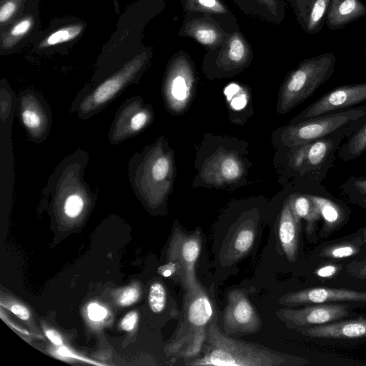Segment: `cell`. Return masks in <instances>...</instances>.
Listing matches in <instances>:
<instances>
[{
	"label": "cell",
	"mask_w": 366,
	"mask_h": 366,
	"mask_svg": "<svg viewBox=\"0 0 366 366\" xmlns=\"http://www.w3.org/2000/svg\"><path fill=\"white\" fill-rule=\"evenodd\" d=\"M301 230L302 220L295 214L287 197L279 215L277 236L282 250L291 263L298 258Z\"/></svg>",
	"instance_id": "22"
},
{
	"label": "cell",
	"mask_w": 366,
	"mask_h": 366,
	"mask_svg": "<svg viewBox=\"0 0 366 366\" xmlns=\"http://www.w3.org/2000/svg\"><path fill=\"white\" fill-rule=\"evenodd\" d=\"M344 132H335L314 141L287 149V168L294 181L305 191L318 188L332 167Z\"/></svg>",
	"instance_id": "5"
},
{
	"label": "cell",
	"mask_w": 366,
	"mask_h": 366,
	"mask_svg": "<svg viewBox=\"0 0 366 366\" xmlns=\"http://www.w3.org/2000/svg\"><path fill=\"white\" fill-rule=\"evenodd\" d=\"M150 104H144L140 97L125 101L118 109L109 132L112 144L124 141L146 129L154 119Z\"/></svg>",
	"instance_id": "14"
},
{
	"label": "cell",
	"mask_w": 366,
	"mask_h": 366,
	"mask_svg": "<svg viewBox=\"0 0 366 366\" xmlns=\"http://www.w3.org/2000/svg\"><path fill=\"white\" fill-rule=\"evenodd\" d=\"M152 56L150 49L142 51L113 73L94 78L77 94L71 112L86 119L101 112L127 86L139 81Z\"/></svg>",
	"instance_id": "3"
},
{
	"label": "cell",
	"mask_w": 366,
	"mask_h": 366,
	"mask_svg": "<svg viewBox=\"0 0 366 366\" xmlns=\"http://www.w3.org/2000/svg\"><path fill=\"white\" fill-rule=\"evenodd\" d=\"M366 15V5L361 0H330L325 17L330 30L340 29Z\"/></svg>",
	"instance_id": "26"
},
{
	"label": "cell",
	"mask_w": 366,
	"mask_h": 366,
	"mask_svg": "<svg viewBox=\"0 0 366 366\" xmlns=\"http://www.w3.org/2000/svg\"><path fill=\"white\" fill-rule=\"evenodd\" d=\"M11 311L23 320H26L30 317V313L26 307L20 304H14L11 308Z\"/></svg>",
	"instance_id": "40"
},
{
	"label": "cell",
	"mask_w": 366,
	"mask_h": 366,
	"mask_svg": "<svg viewBox=\"0 0 366 366\" xmlns=\"http://www.w3.org/2000/svg\"><path fill=\"white\" fill-rule=\"evenodd\" d=\"M291 207L295 214L305 222V232L307 239L311 243L318 242L319 224L321 217L319 209L304 191L295 192L288 196Z\"/></svg>",
	"instance_id": "25"
},
{
	"label": "cell",
	"mask_w": 366,
	"mask_h": 366,
	"mask_svg": "<svg viewBox=\"0 0 366 366\" xmlns=\"http://www.w3.org/2000/svg\"><path fill=\"white\" fill-rule=\"evenodd\" d=\"M366 101V82L337 86L309 105L289 124L357 107Z\"/></svg>",
	"instance_id": "13"
},
{
	"label": "cell",
	"mask_w": 366,
	"mask_h": 366,
	"mask_svg": "<svg viewBox=\"0 0 366 366\" xmlns=\"http://www.w3.org/2000/svg\"><path fill=\"white\" fill-rule=\"evenodd\" d=\"M365 254L366 243L359 228L350 234L320 243L312 250L310 261H352Z\"/></svg>",
	"instance_id": "20"
},
{
	"label": "cell",
	"mask_w": 366,
	"mask_h": 366,
	"mask_svg": "<svg viewBox=\"0 0 366 366\" xmlns=\"http://www.w3.org/2000/svg\"><path fill=\"white\" fill-rule=\"evenodd\" d=\"M287 1L304 31L307 34H315L322 30L330 0Z\"/></svg>",
	"instance_id": "23"
},
{
	"label": "cell",
	"mask_w": 366,
	"mask_h": 366,
	"mask_svg": "<svg viewBox=\"0 0 366 366\" xmlns=\"http://www.w3.org/2000/svg\"><path fill=\"white\" fill-rule=\"evenodd\" d=\"M89 317L93 321H100L107 316V310L97 303H92L88 306Z\"/></svg>",
	"instance_id": "38"
},
{
	"label": "cell",
	"mask_w": 366,
	"mask_h": 366,
	"mask_svg": "<svg viewBox=\"0 0 366 366\" xmlns=\"http://www.w3.org/2000/svg\"><path fill=\"white\" fill-rule=\"evenodd\" d=\"M28 0H1L0 31L6 29L27 10Z\"/></svg>",
	"instance_id": "34"
},
{
	"label": "cell",
	"mask_w": 366,
	"mask_h": 366,
	"mask_svg": "<svg viewBox=\"0 0 366 366\" xmlns=\"http://www.w3.org/2000/svg\"><path fill=\"white\" fill-rule=\"evenodd\" d=\"M349 262L325 260L310 263L308 277L311 286H347L345 269Z\"/></svg>",
	"instance_id": "28"
},
{
	"label": "cell",
	"mask_w": 366,
	"mask_h": 366,
	"mask_svg": "<svg viewBox=\"0 0 366 366\" xmlns=\"http://www.w3.org/2000/svg\"><path fill=\"white\" fill-rule=\"evenodd\" d=\"M244 174L243 162L232 152H219L205 163L202 176L214 185L232 184L241 180Z\"/></svg>",
	"instance_id": "21"
},
{
	"label": "cell",
	"mask_w": 366,
	"mask_h": 366,
	"mask_svg": "<svg viewBox=\"0 0 366 366\" xmlns=\"http://www.w3.org/2000/svg\"><path fill=\"white\" fill-rule=\"evenodd\" d=\"M139 292L136 287L126 289L119 297V304L122 306H129L134 303L139 298Z\"/></svg>",
	"instance_id": "37"
},
{
	"label": "cell",
	"mask_w": 366,
	"mask_h": 366,
	"mask_svg": "<svg viewBox=\"0 0 366 366\" xmlns=\"http://www.w3.org/2000/svg\"><path fill=\"white\" fill-rule=\"evenodd\" d=\"M256 227L251 221L241 224L229 239L223 254L226 263L232 264L244 257L252 247Z\"/></svg>",
	"instance_id": "31"
},
{
	"label": "cell",
	"mask_w": 366,
	"mask_h": 366,
	"mask_svg": "<svg viewBox=\"0 0 366 366\" xmlns=\"http://www.w3.org/2000/svg\"><path fill=\"white\" fill-rule=\"evenodd\" d=\"M230 33L210 16L187 12L178 31L180 37H189L201 44L207 51L222 44Z\"/></svg>",
	"instance_id": "19"
},
{
	"label": "cell",
	"mask_w": 366,
	"mask_h": 366,
	"mask_svg": "<svg viewBox=\"0 0 366 366\" xmlns=\"http://www.w3.org/2000/svg\"><path fill=\"white\" fill-rule=\"evenodd\" d=\"M339 189L350 204L366 209V176H350Z\"/></svg>",
	"instance_id": "33"
},
{
	"label": "cell",
	"mask_w": 366,
	"mask_h": 366,
	"mask_svg": "<svg viewBox=\"0 0 366 366\" xmlns=\"http://www.w3.org/2000/svg\"><path fill=\"white\" fill-rule=\"evenodd\" d=\"M305 192L317 205L321 217L318 237L324 239L340 230L350 220V208L321 187Z\"/></svg>",
	"instance_id": "16"
},
{
	"label": "cell",
	"mask_w": 366,
	"mask_h": 366,
	"mask_svg": "<svg viewBox=\"0 0 366 366\" xmlns=\"http://www.w3.org/2000/svg\"><path fill=\"white\" fill-rule=\"evenodd\" d=\"M364 52H365V56H366V46H365V47Z\"/></svg>",
	"instance_id": "43"
},
{
	"label": "cell",
	"mask_w": 366,
	"mask_h": 366,
	"mask_svg": "<svg viewBox=\"0 0 366 366\" xmlns=\"http://www.w3.org/2000/svg\"><path fill=\"white\" fill-rule=\"evenodd\" d=\"M234 2L244 14L272 24H280L285 17V0H234Z\"/></svg>",
	"instance_id": "29"
},
{
	"label": "cell",
	"mask_w": 366,
	"mask_h": 366,
	"mask_svg": "<svg viewBox=\"0 0 366 366\" xmlns=\"http://www.w3.org/2000/svg\"><path fill=\"white\" fill-rule=\"evenodd\" d=\"M345 282L347 286L366 288V254L347 264Z\"/></svg>",
	"instance_id": "35"
},
{
	"label": "cell",
	"mask_w": 366,
	"mask_h": 366,
	"mask_svg": "<svg viewBox=\"0 0 366 366\" xmlns=\"http://www.w3.org/2000/svg\"><path fill=\"white\" fill-rule=\"evenodd\" d=\"M366 152V122L340 147L338 157L344 162L355 159Z\"/></svg>",
	"instance_id": "32"
},
{
	"label": "cell",
	"mask_w": 366,
	"mask_h": 366,
	"mask_svg": "<svg viewBox=\"0 0 366 366\" xmlns=\"http://www.w3.org/2000/svg\"><path fill=\"white\" fill-rule=\"evenodd\" d=\"M197 74L186 51L179 50L167 62L162 81V97L167 111L181 115L187 111L195 95Z\"/></svg>",
	"instance_id": "8"
},
{
	"label": "cell",
	"mask_w": 366,
	"mask_h": 366,
	"mask_svg": "<svg viewBox=\"0 0 366 366\" xmlns=\"http://www.w3.org/2000/svg\"><path fill=\"white\" fill-rule=\"evenodd\" d=\"M37 16L27 10L23 15L0 31L1 54L12 52L21 46L36 29Z\"/></svg>",
	"instance_id": "27"
},
{
	"label": "cell",
	"mask_w": 366,
	"mask_h": 366,
	"mask_svg": "<svg viewBox=\"0 0 366 366\" xmlns=\"http://www.w3.org/2000/svg\"><path fill=\"white\" fill-rule=\"evenodd\" d=\"M133 189L152 203L163 202L171 193L175 177L174 152L164 137L136 153L129 162Z\"/></svg>",
	"instance_id": "2"
},
{
	"label": "cell",
	"mask_w": 366,
	"mask_h": 366,
	"mask_svg": "<svg viewBox=\"0 0 366 366\" xmlns=\"http://www.w3.org/2000/svg\"><path fill=\"white\" fill-rule=\"evenodd\" d=\"M138 319L136 312H130L125 315L121 322V327L126 331H131L135 327Z\"/></svg>",
	"instance_id": "39"
},
{
	"label": "cell",
	"mask_w": 366,
	"mask_h": 366,
	"mask_svg": "<svg viewBox=\"0 0 366 366\" xmlns=\"http://www.w3.org/2000/svg\"><path fill=\"white\" fill-rule=\"evenodd\" d=\"M290 307L318 303L350 305L366 310V288L351 286H310L290 292L279 300Z\"/></svg>",
	"instance_id": "10"
},
{
	"label": "cell",
	"mask_w": 366,
	"mask_h": 366,
	"mask_svg": "<svg viewBox=\"0 0 366 366\" xmlns=\"http://www.w3.org/2000/svg\"><path fill=\"white\" fill-rule=\"evenodd\" d=\"M184 13L210 16L228 33L239 30L237 18L222 0H180Z\"/></svg>",
	"instance_id": "24"
},
{
	"label": "cell",
	"mask_w": 366,
	"mask_h": 366,
	"mask_svg": "<svg viewBox=\"0 0 366 366\" xmlns=\"http://www.w3.org/2000/svg\"><path fill=\"white\" fill-rule=\"evenodd\" d=\"M19 116L30 140L40 143L49 134L51 115L44 97L36 92L27 89L18 100Z\"/></svg>",
	"instance_id": "15"
},
{
	"label": "cell",
	"mask_w": 366,
	"mask_h": 366,
	"mask_svg": "<svg viewBox=\"0 0 366 366\" xmlns=\"http://www.w3.org/2000/svg\"><path fill=\"white\" fill-rule=\"evenodd\" d=\"M202 247V238L199 232L187 234L177 229L172 235L168 251V261L175 269V274L187 291L198 290L202 285L198 282L195 264Z\"/></svg>",
	"instance_id": "11"
},
{
	"label": "cell",
	"mask_w": 366,
	"mask_h": 366,
	"mask_svg": "<svg viewBox=\"0 0 366 366\" xmlns=\"http://www.w3.org/2000/svg\"><path fill=\"white\" fill-rule=\"evenodd\" d=\"M366 122V104L288 124L280 131L284 147L305 144L335 132L350 137Z\"/></svg>",
	"instance_id": "7"
},
{
	"label": "cell",
	"mask_w": 366,
	"mask_h": 366,
	"mask_svg": "<svg viewBox=\"0 0 366 366\" xmlns=\"http://www.w3.org/2000/svg\"><path fill=\"white\" fill-rule=\"evenodd\" d=\"M48 339L56 345H61L63 342L59 333L54 330H48L46 332Z\"/></svg>",
	"instance_id": "41"
},
{
	"label": "cell",
	"mask_w": 366,
	"mask_h": 366,
	"mask_svg": "<svg viewBox=\"0 0 366 366\" xmlns=\"http://www.w3.org/2000/svg\"><path fill=\"white\" fill-rule=\"evenodd\" d=\"M252 59L251 44L239 29L230 33L222 44L207 51L202 71L208 79L228 78L243 71Z\"/></svg>",
	"instance_id": "9"
},
{
	"label": "cell",
	"mask_w": 366,
	"mask_h": 366,
	"mask_svg": "<svg viewBox=\"0 0 366 366\" xmlns=\"http://www.w3.org/2000/svg\"><path fill=\"white\" fill-rule=\"evenodd\" d=\"M214 316V305L202 286L185 292L181 317L167 347L169 353L177 358L197 356L206 341Z\"/></svg>",
	"instance_id": "4"
},
{
	"label": "cell",
	"mask_w": 366,
	"mask_h": 366,
	"mask_svg": "<svg viewBox=\"0 0 366 366\" xmlns=\"http://www.w3.org/2000/svg\"><path fill=\"white\" fill-rule=\"evenodd\" d=\"M356 308L345 304L318 303L281 310L279 315L297 330L331 323L358 315Z\"/></svg>",
	"instance_id": "12"
},
{
	"label": "cell",
	"mask_w": 366,
	"mask_h": 366,
	"mask_svg": "<svg viewBox=\"0 0 366 366\" xmlns=\"http://www.w3.org/2000/svg\"><path fill=\"white\" fill-rule=\"evenodd\" d=\"M360 229L361 230L363 239H364L365 242L366 243V225L360 227Z\"/></svg>",
	"instance_id": "42"
},
{
	"label": "cell",
	"mask_w": 366,
	"mask_h": 366,
	"mask_svg": "<svg viewBox=\"0 0 366 366\" xmlns=\"http://www.w3.org/2000/svg\"><path fill=\"white\" fill-rule=\"evenodd\" d=\"M223 324L227 333L243 334L256 332L262 325L255 308L245 293L239 290H233L228 293Z\"/></svg>",
	"instance_id": "17"
},
{
	"label": "cell",
	"mask_w": 366,
	"mask_h": 366,
	"mask_svg": "<svg viewBox=\"0 0 366 366\" xmlns=\"http://www.w3.org/2000/svg\"><path fill=\"white\" fill-rule=\"evenodd\" d=\"M336 56L325 52L307 58L285 76L279 91L277 112L286 114L310 97L333 74Z\"/></svg>",
	"instance_id": "6"
},
{
	"label": "cell",
	"mask_w": 366,
	"mask_h": 366,
	"mask_svg": "<svg viewBox=\"0 0 366 366\" xmlns=\"http://www.w3.org/2000/svg\"><path fill=\"white\" fill-rule=\"evenodd\" d=\"M202 356L187 362L189 365L281 366L302 365L307 360L281 353L261 345L235 340L221 331L216 321L210 323Z\"/></svg>",
	"instance_id": "1"
},
{
	"label": "cell",
	"mask_w": 366,
	"mask_h": 366,
	"mask_svg": "<svg viewBox=\"0 0 366 366\" xmlns=\"http://www.w3.org/2000/svg\"><path fill=\"white\" fill-rule=\"evenodd\" d=\"M302 335L330 342L366 341V314L297 330Z\"/></svg>",
	"instance_id": "18"
},
{
	"label": "cell",
	"mask_w": 366,
	"mask_h": 366,
	"mask_svg": "<svg viewBox=\"0 0 366 366\" xmlns=\"http://www.w3.org/2000/svg\"><path fill=\"white\" fill-rule=\"evenodd\" d=\"M84 29L85 23L80 20L60 24L46 32L35 44L34 49L37 51H44L74 42Z\"/></svg>",
	"instance_id": "30"
},
{
	"label": "cell",
	"mask_w": 366,
	"mask_h": 366,
	"mask_svg": "<svg viewBox=\"0 0 366 366\" xmlns=\"http://www.w3.org/2000/svg\"><path fill=\"white\" fill-rule=\"evenodd\" d=\"M149 305L155 313H159L164 309L166 292L161 283L155 282L151 285L149 292Z\"/></svg>",
	"instance_id": "36"
}]
</instances>
